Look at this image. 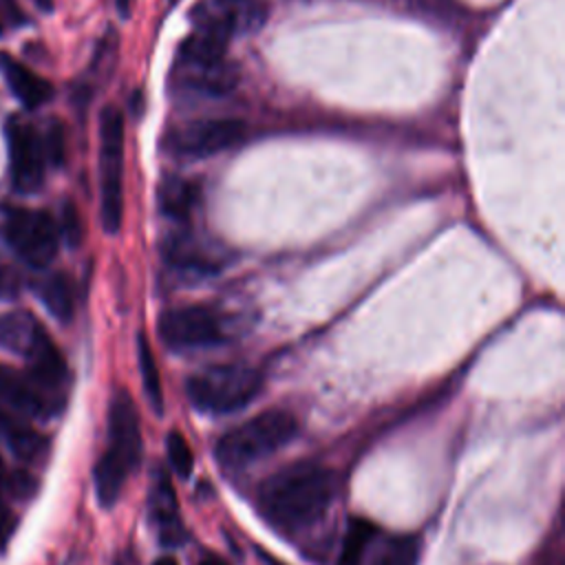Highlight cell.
<instances>
[{
  "instance_id": "obj_1",
  "label": "cell",
  "mask_w": 565,
  "mask_h": 565,
  "mask_svg": "<svg viewBox=\"0 0 565 565\" xmlns=\"http://www.w3.org/2000/svg\"><path fill=\"white\" fill-rule=\"evenodd\" d=\"M338 494L335 472L300 461L274 472L258 488L263 516L282 532H300L318 523Z\"/></svg>"
},
{
  "instance_id": "obj_2",
  "label": "cell",
  "mask_w": 565,
  "mask_h": 565,
  "mask_svg": "<svg viewBox=\"0 0 565 565\" xmlns=\"http://www.w3.org/2000/svg\"><path fill=\"white\" fill-rule=\"evenodd\" d=\"M141 459V430L135 402L126 388H117L108 406V448L95 463V492L104 508H110L130 472Z\"/></svg>"
},
{
  "instance_id": "obj_3",
  "label": "cell",
  "mask_w": 565,
  "mask_h": 565,
  "mask_svg": "<svg viewBox=\"0 0 565 565\" xmlns=\"http://www.w3.org/2000/svg\"><path fill=\"white\" fill-rule=\"evenodd\" d=\"M296 433V417L287 411L271 408L227 430L216 444V459L225 470H241L287 446Z\"/></svg>"
},
{
  "instance_id": "obj_4",
  "label": "cell",
  "mask_w": 565,
  "mask_h": 565,
  "mask_svg": "<svg viewBox=\"0 0 565 565\" xmlns=\"http://www.w3.org/2000/svg\"><path fill=\"white\" fill-rule=\"evenodd\" d=\"M174 82L190 93L221 97L238 84V68L225 57V42L192 31L177 51Z\"/></svg>"
},
{
  "instance_id": "obj_5",
  "label": "cell",
  "mask_w": 565,
  "mask_h": 565,
  "mask_svg": "<svg viewBox=\"0 0 565 565\" xmlns=\"http://www.w3.org/2000/svg\"><path fill=\"white\" fill-rule=\"evenodd\" d=\"M260 386V373L247 364H214L190 375L185 393L196 411L225 415L247 406Z\"/></svg>"
},
{
  "instance_id": "obj_6",
  "label": "cell",
  "mask_w": 565,
  "mask_h": 565,
  "mask_svg": "<svg viewBox=\"0 0 565 565\" xmlns=\"http://www.w3.org/2000/svg\"><path fill=\"white\" fill-rule=\"evenodd\" d=\"M124 115L106 106L99 115V214L108 234H117L124 214Z\"/></svg>"
},
{
  "instance_id": "obj_7",
  "label": "cell",
  "mask_w": 565,
  "mask_h": 565,
  "mask_svg": "<svg viewBox=\"0 0 565 565\" xmlns=\"http://www.w3.org/2000/svg\"><path fill=\"white\" fill-rule=\"evenodd\" d=\"M4 238L26 265L42 269L57 254L60 230L51 214L42 210L15 207L7 212Z\"/></svg>"
},
{
  "instance_id": "obj_8",
  "label": "cell",
  "mask_w": 565,
  "mask_h": 565,
  "mask_svg": "<svg viewBox=\"0 0 565 565\" xmlns=\"http://www.w3.org/2000/svg\"><path fill=\"white\" fill-rule=\"evenodd\" d=\"M245 137V124L238 119H196L172 128L166 137V148L174 157L205 159L236 146Z\"/></svg>"
},
{
  "instance_id": "obj_9",
  "label": "cell",
  "mask_w": 565,
  "mask_h": 565,
  "mask_svg": "<svg viewBox=\"0 0 565 565\" xmlns=\"http://www.w3.org/2000/svg\"><path fill=\"white\" fill-rule=\"evenodd\" d=\"M267 20L263 0H203L192 11L194 31L212 35L227 44L234 35L254 33Z\"/></svg>"
},
{
  "instance_id": "obj_10",
  "label": "cell",
  "mask_w": 565,
  "mask_h": 565,
  "mask_svg": "<svg viewBox=\"0 0 565 565\" xmlns=\"http://www.w3.org/2000/svg\"><path fill=\"white\" fill-rule=\"evenodd\" d=\"M159 335L166 347L177 351L203 349L223 340V322L205 305L172 307L159 318Z\"/></svg>"
},
{
  "instance_id": "obj_11",
  "label": "cell",
  "mask_w": 565,
  "mask_h": 565,
  "mask_svg": "<svg viewBox=\"0 0 565 565\" xmlns=\"http://www.w3.org/2000/svg\"><path fill=\"white\" fill-rule=\"evenodd\" d=\"M4 130H7L13 185L20 192H35L44 181V163H46L42 137L22 117H11Z\"/></svg>"
},
{
  "instance_id": "obj_12",
  "label": "cell",
  "mask_w": 565,
  "mask_h": 565,
  "mask_svg": "<svg viewBox=\"0 0 565 565\" xmlns=\"http://www.w3.org/2000/svg\"><path fill=\"white\" fill-rule=\"evenodd\" d=\"M148 512H150V523L157 530V536L163 545L183 543L185 530L181 523L177 494L163 472H157L152 479L150 497H148Z\"/></svg>"
},
{
  "instance_id": "obj_13",
  "label": "cell",
  "mask_w": 565,
  "mask_h": 565,
  "mask_svg": "<svg viewBox=\"0 0 565 565\" xmlns=\"http://www.w3.org/2000/svg\"><path fill=\"white\" fill-rule=\"evenodd\" d=\"M0 408L22 417H46L49 408L40 393L29 382L26 373L0 364Z\"/></svg>"
},
{
  "instance_id": "obj_14",
  "label": "cell",
  "mask_w": 565,
  "mask_h": 565,
  "mask_svg": "<svg viewBox=\"0 0 565 565\" xmlns=\"http://www.w3.org/2000/svg\"><path fill=\"white\" fill-rule=\"evenodd\" d=\"M0 71L4 75L7 86L24 108H38L51 99L53 86L42 75L31 71L26 64H22L20 60L2 51H0Z\"/></svg>"
},
{
  "instance_id": "obj_15",
  "label": "cell",
  "mask_w": 565,
  "mask_h": 565,
  "mask_svg": "<svg viewBox=\"0 0 565 565\" xmlns=\"http://www.w3.org/2000/svg\"><path fill=\"white\" fill-rule=\"evenodd\" d=\"M0 435L20 461L35 463L46 455V439L29 426V419H22L4 408H0Z\"/></svg>"
},
{
  "instance_id": "obj_16",
  "label": "cell",
  "mask_w": 565,
  "mask_h": 565,
  "mask_svg": "<svg viewBox=\"0 0 565 565\" xmlns=\"http://www.w3.org/2000/svg\"><path fill=\"white\" fill-rule=\"evenodd\" d=\"M44 327L29 311H9L0 316V347L26 358L35 347Z\"/></svg>"
},
{
  "instance_id": "obj_17",
  "label": "cell",
  "mask_w": 565,
  "mask_h": 565,
  "mask_svg": "<svg viewBox=\"0 0 565 565\" xmlns=\"http://www.w3.org/2000/svg\"><path fill=\"white\" fill-rule=\"evenodd\" d=\"M163 256L170 265L181 269H194V271L214 269V254L199 241V236L190 232L172 234L163 243Z\"/></svg>"
},
{
  "instance_id": "obj_18",
  "label": "cell",
  "mask_w": 565,
  "mask_h": 565,
  "mask_svg": "<svg viewBox=\"0 0 565 565\" xmlns=\"http://www.w3.org/2000/svg\"><path fill=\"white\" fill-rule=\"evenodd\" d=\"M201 190L194 181L181 177H168L159 185V207L170 218H188L190 212L199 205Z\"/></svg>"
},
{
  "instance_id": "obj_19",
  "label": "cell",
  "mask_w": 565,
  "mask_h": 565,
  "mask_svg": "<svg viewBox=\"0 0 565 565\" xmlns=\"http://www.w3.org/2000/svg\"><path fill=\"white\" fill-rule=\"evenodd\" d=\"M38 296L57 320L66 322L73 318L75 291L71 278L64 271H55L46 276L42 282H38Z\"/></svg>"
},
{
  "instance_id": "obj_20",
  "label": "cell",
  "mask_w": 565,
  "mask_h": 565,
  "mask_svg": "<svg viewBox=\"0 0 565 565\" xmlns=\"http://www.w3.org/2000/svg\"><path fill=\"white\" fill-rule=\"evenodd\" d=\"M377 530L366 519H351L342 536V547L338 554V565H362L366 547L373 543Z\"/></svg>"
},
{
  "instance_id": "obj_21",
  "label": "cell",
  "mask_w": 565,
  "mask_h": 565,
  "mask_svg": "<svg viewBox=\"0 0 565 565\" xmlns=\"http://www.w3.org/2000/svg\"><path fill=\"white\" fill-rule=\"evenodd\" d=\"M137 360H139V375H141V384L146 391V397L152 406L154 413H163V391H161V377H159V369L150 349V342L143 333H139L137 338Z\"/></svg>"
},
{
  "instance_id": "obj_22",
  "label": "cell",
  "mask_w": 565,
  "mask_h": 565,
  "mask_svg": "<svg viewBox=\"0 0 565 565\" xmlns=\"http://www.w3.org/2000/svg\"><path fill=\"white\" fill-rule=\"evenodd\" d=\"M417 558H419L417 539L415 536H395L380 550L373 565H417Z\"/></svg>"
},
{
  "instance_id": "obj_23",
  "label": "cell",
  "mask_w": 565,
  "mask_h": 565,
  "mask_svg": "<svg viewBox=\"0 0 565 565\" xmlns=\"http://www.w3.org/2000/svg\"><path fill=\"white\" fill-rule=\"evenodd\" d=\"M166 441H168V444H166V448H168V459H170L172 470H174L181 479L190 477V470H192L194 459H192V450H190V446H188L185 437H183L181 433L172 430V433L168 435V439H166Z\"/></svg>"
},
{
  "instance_id": "obj_24",
  "label": "cell",
  "mask_w": 565,
  "mask_h": 565,
  "mask_svg": "<svg viewBox=\"0 0 565 565\" xmlns=\"http://www.w3.org/2000/svg\"><path fill=\"white\" fill-rule=\"evenodd\" d=\"M0 486H2L4 490H9V492L18 494V497H31V494L35 492V488H38L35 479H33L29 472L9 468V466L2 461V457H0Z\"/></svg>"
},
{
  "instance_id": "obj_25",
  "label": "cell",
  "mask_w": 565,
  "mask_h": 565,
  "mask_svg": "<svg viewBox=\"0 0 565 565\" xmlns=\"http://www.w3.org/2000/svg\"><path fill=\"white\" fill-rule=\"evenodd\" d=\"M60 236H64V241L71 247H77L82 243V216L75 207L73 201H66L62 207V221H60Z\"/></svg>"
},
{
  "instance_id": "obj_26",
  "label": "cell",
  "mask_w": 565,
  "mask_h": 565,
  "mask_svg": "<svg viewBox=\"0 0 565 565\" xmlns=\"http://www.w3.org/2000/svg\"><path fill=\"white\" fill-rule=\"evenodd\" d=\"M42 148H44V157L46 161H51L55 168H60L64 163V128L62 124L53 121L42 139Z\"/></svg>"
},
{
  "instance_id": "obj_27",
  "label": "cell",
  "mask_w": 565,
  "mask_h": 565,
  "mask_svg": "<svg viewBox=\"0 0 565 565\" xmlns=\"http://www.w3.org/2000/svg\"><path fill=\"white\" fill-rule=\"evenodd\" d=\"M20 289H22V280L18 271L9 265H0V300L18 298Z\"/></svg>"
},
{
  "instance_id": "obj_28",
  "label": "cell",
  "mask_w": 565,
  "mask_h": 565,
  "mask_svg": "<svg viewBox=\"0 0 565 565\" xmlns=\"http://www.w3.org/2000/svg\"><path fill=\"white\" fill-rule=\"evenodd\" d=\"M15 514L11 512V508H9V503L2 499V494H0V552L4 550V545L9 543V539H11V534H13V530H15Z\"/></svg>"
},
{
  "instance_id": "obj_29",
  "label": "cell",
  "mask_w": 565,
  "mask_h": 565,
  "mask_svg": "<svg viewBox=\"0 0 565 565\" xmlns=\"http://www.w3.org/2000/svg\"><path fill=\"white\" fill-rule=\"evenodd\" d=\"M2 7H4V13H7V18H9V22H11L13 26H18V24L24 22V13H22L18 0H2Z\"/></svg>"
},
{
  "instance_id": "obj_30",
  "label": "cell",
  "mask_w": 565,
  "mask_h": 565,
  "mask_svg": "<svg viewBox=\"0 0 565 565\" xmlns=\"http://www.w3.org/2000/svg\"><path fill=\"white\" fill-rule=\"evenodd\" d=\"M199 565H227L223 558H218V556H205Z\"/></svg>"
},
{
  "instance_id": "obj_31",
  "label": "cell",
  "mask_w": 565,
  "mask_h": 565,
  "mask_svg": "<svg viewBox=\"0 0 565 565\" xmlns=\"http://www.w3.org/2000/svg\"><path fill=\"white\" fill-rule=\"evenodd\" d=\"M152 565H179L174 558H170V556H163V558H157Z\"/></svg>"
},
{
  "instance_id": "obj_32",
  "label": "cell",
  "mask_w": 565,
  "mask_h": 565,
  "mask_svg": "<svg viewBox=\"0 0 565 565\" xmlns=\"http://www.w3.org/2000/svg\"><path fill=\"white\" fill-rule=\"evenodd\" d=\"M42 11H51V7H53V0H33Z\"/></svg>"
},
{
  "instance_id": "obj_33",
  "label": "cell",
  "mask_w": 565,
  "mask_h": 565,
  "mask_svg": "<svg viewBox=\"0 0 565 565\" xmlns=\"http://www.w3.org/2000/svg\"><path fill=\"white\" fill-rule=\"evenodd\" d=\"M117 4H119L121 13H128V0H117Z\"/></svg>"
},
{
  "instance_id": "obj_34",
  "label": "cell",
  "mask_w": 565,
  "mask_h": 565,
  "mask_svg": "<svg viewBox=\"0 0 565 565\" xmlns=\"http://www.w3.org/2000/svg\"><path fill=\"white\" fill-rule=\"evenodd\" d=\"M0 35H2V18H0Z\"/></svg>"
},
{
  "instance_id": "obj_35",
  "label": "cell",
  "mask_w": 565,
  "mask_h": 565,
  "mask_svg": "<svg viewBox=\"0 0 565 565\" xmlns=\"http://www.w3.org/2000/svg\"><path fill=\"white\" fill-rule=\"evenodd\" d=\"M172 2H174V0H172Z\"/></svg>"
}]
</instances>
